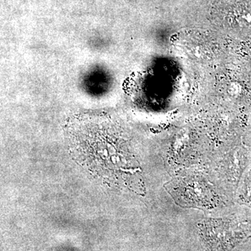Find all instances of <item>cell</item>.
Returning a JSON list of instances; mask_svg holds the SVG:
<instances>
[{"instance_id":"obj_1","label":"cell","mask_w":251,"mask_h":251,"mask_svg":"<svg viewBox=\"0 0 251 251\" xmlns=\"http://www.w3.org/2000/svg\"><path fill=\"white\" fill-rule=\"evenodd\" d=\"M207 251H229L251 233V221L210 219L200 224Z\"/></svg>"},{"instance_id":"obj_2","label":"cell","mask_w":251,"mask_h":251,"mask_svg":"<svg viewBox=\"0 0 251 251\" xmlns=\"http://www.w3.org/2000/svg\"><path fill=\"white\" fill-rule=\"evenodd\" d=\"M168 189L176 204L186 207L212 209L222 201L214 186L201 176L176 178Z\"/></svg>"},{"instance_id":"obj_3","label":"cell","mask_w":251,"mask_h":251,"mask_svg":"<svg viewBox=\"0 0 251 251\" xmlns=\"http://www.w3.org/2000/svg\"><path fill=\"white\" fill-rule=\"evenodd\" d=\"M229 4L228 16L242 27H251V0H239Z\"/></svg>"},{"instance_id":"obj_4","label":"cell","mask_w":251,"mask_h":251,"mask_svg":"<svg viewBox=\"0 0 251 251\" xmlns=\"http://www.w3.org/2000/svg\"><path fill=\"white\" fill-rule=\"evenodd\" d=\"M237 197L239 203L251 208V166L243 176Z\"/></svg>"}]
</instances>
